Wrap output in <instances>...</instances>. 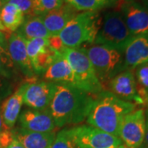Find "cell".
Returning a JSON list of instances; mask_svg holds the SVG:
<instances>
[{"label":"cell","instance_id":"9c48e42d","mask_svg":"<svg viewBox=\"0 0 148 148\" xmlns=\"http://www.w3.org/2000/svg\"><path fill=\"white\" fill-rule=\"evenodd\" d=\"M54 88V83L45 81L23 84V104L32 110H46L53 98Z\"/></svg>","mask_w":148,"mask_h":148},{"label":"cell","instance_id":"ab89813d","mask_svg":"<svg viewBox=\"0 0 148 148\" xmlns=\"http://www.w3.org/2000/svg\"><path fill=\"white\" fill-rule=\"evenodd\" d=\"M147 35H148V34H147Z\"/></svg>","mask_w":148,"mask_h":148},{"label":"cell","instance_id":"ba28073f","mask_svg":"<svg viewBox=\"0 0 148 148\" xmlns=\"http://www.w3.org/2000/svg\"><path fill=\"white\" fill-rule=\"evenodd\" d=\"M146 134V114L144 109L134 110L123 118L119 138L128 148H139Z\"/></svg>","mask_w":148,"mask_h":148},{"label":"cell","instance_id":"f35d334b","mask_svg":"<svg viewBox=\"0 0 148 148\" xmlns=\"http://www.w3.org/2000/svg\"><path fill=\"white\" fill-rule=\"evenodd\" d=\"M147 106H148V99H147Z\"/></svg>","mask_w":148,"mask_h":148},{"label":"cell","instance_id":"ffe728a7","mask_svg":"<svg viewBox=\"0 0 148 148\" xmlns=\"http://www.w3.org/2000/svg\"><path fill=\"white\" fill-rule=\"evenodd\" d=\"M26 16L16 6L7 3L0 12V20L6 29L10 32H16L22 25Z\"/></svg>","mask_w":148,"mask_h":148},{"label":"cell","instance_id":"1f68e13d","mask_svg":"<svg viewBox=\"0 0 148 148\" xmlns=\"http://www.w3.org/2000/svg\"><path fill=\"white\" fill-rule=\"evenodd\" d=\"M0 46L7 47V38L5 33L0 32Z\"/></svg>","mask_w":148,"mask_h":148},{"label":"cell","instance_id":"4316f807","mask_svg":"<svg viewBox=\"0 0 148 148\" xmlns=\"http://www.w3.org/2000/svg\"><path fill=\"white\" fill-rule=\"evenodd\" d=\"M8 3L16 6L27 17L35 16L32 0H8Z\"/></svg>","mask_w":148,"mask_h":148},{"label":"cell","instance_id":"30bf717a","mask_svg":"<svg viewBox=\"0 0 148 148\" xmlns=\"http://www.w3.org/2000/svg\"><path fill=\"white\" fill-rule=\"evenodd\" d=\"M120 13L133 36L148 34V9L138 2H123Z\"/></svg>","mask_w":148,"mask_h":148},{"label":"cell","instance_id":"3957f363","mask_svg":"<svg viewBox=\"0 0 148 148\" xmlns=\"http://www.w3.org/2000/svg\"><path fill=\"white\" fill-rule=\"evenodd\" d=\"M101 20L98 12H83L77 14L58 34L63 45L76 49L85 43H94Z\"/></svg>","mask_w":148,"mask_h":148},{"label":"cell","instance_id":"ac0fdd59","mask_svg":"<svg viewBox=\"0 0 148 148\" xmlns=\"http://www.w3.org/2000/svg\"><path fill=\"white\" fill-rule=\"evenodd\" d=\"M23 104V85L12 95L6 98L1 106V115L3 121L8 128L15 125L21 113V106Z\"/></svg>","mask_w":148,"mask_h":148},{"label":"cell","instance_id":"2e32d148","mask_svg":"<svg viewBox=\"0 0 148 148\" xmlns=\"http://www.w3.org/2000/svg\"><path fill=\"white\" fill-rule=\"evenodd\" d=\"M77 12L68 3L60 8L40 16L50 36H58L67 24L77 15Z\"/></svg>","mask_w":148,"mask_h":148},{"label":"cell","instance_id":"52a82bcc","mask_svg":"<svg viewBox=\"0 0 148 148\" xmlns=\"http://www.w3.org/2000/svg\"><path fill=\"white\" fill-rule=\"evenodd\" d=\"M69 135L79 148H123L119 137L90 125H79L68 129Z\"/></svg>","mask_w":148,"mask_h":148},{"label":"cell","instance_id":"836d02e7","mask_svg":"<svg viewBox=\"0 0 148 148\" xmlns=\"http://www.w3.org/2000/svg\"><path fill=\"white\" fill-rule=\"evenodd\" d=\"M0 32H3V33H10V32L9 31H8L7 29H6V27L3 26V24L2 23V21H1V20H0Z\"/></svg>","mask_w":148,"mask_h":148},{"label":"cell","instance_id":"7402d4cb","mask_svg":"<svg viewBox=\"0 0 148 148\" xmlns=\"http://www.w3.org/2000/svg\"><path fill=\"white\" fill-rule=\"evenodd\" d=\"M135 80L138 97L143 105H147L148 99V64L135 68Z\"/></svg>","mask_w":148,"mask_h":148},{"label":"cell","instance_id":"484cf974","mask_svg":"<svg viewBox=\"0 0 148 148\" xmlns=\"http://www.w3.org/2000/svg\"><path fill=\"white\" fill-rule=\"evenodd\" d=\"M50 148H79L69 135L68 128L62 130L55 136V139Z\"/></svg>","mask_w":148,"mask_h":148},{"label":"cell","instance_id":"d6a6232c","mask_svg":"<svg viewBox=\"0 0 148 148\" xmlns=\"http://www.w3.org/2000/svg\"><path fill=\"white\" fill-rule=\"evenodd\" d=\"M6 128H8V127L6 126L3 121V118H2V115H1V112H0V132H3Z\"/></svg>","mask_w":148,"mask_h":148},{"label":"cell","instance_id":"f546056e","mask_svg":"<svg viewBox=\"0 0 148 148\" xmlns=\"http://www.w3.org/2000/svg\"><path fill=\"white\" fill-rule=\"evenodd\" d=\"M145 114H146V134L143 144L139 148H148V109L147 110L145 111Z\"/></svg>","mask_w":148,"mask_h":148},{"label":"cell","instance_id":"5bb4252c","mask_svg":"<svg viewBox=\"0 0 148 148\" xmlns=\"http://www.w3.org/2000/svg\"><path fill=\"white\" fill-rule=\"evenodd\" d=\"M124 69H133L148 64V35L135 36L127 43L123 51Z\"/></svg>","mask_w":148,"mask_h":148},{"label":"cell","instance_id":"8992f818","mask_svg":"<svg viewBox=\"0 0 148 148\" xmlns=\"http://www.w3.org/2000/svg\"><path fill=\"white\" fill-rule=\"evenodd\" d=\"M133 36L128 31L120 12L111 11L104 15L94 44L105 45L123 53Z\"/></svg>","mask_w":148,"mask_h":148},{"label":"cell","instance_id":"f1b7e54d","mask_svg":"<svg viewBox=\"0 0 148 148\" xmlns=\"http://www.w3.org/2000/svg\"><path fill=\"white\" fill-rule=\"evenodd\" d=\"M3 77H0V101L5 100L12 92V86L10 82Z\"/></svg>","mask_w":148,"mask_h":148},{"label":"cell","instance_id":"7a4b0ae2","mask_svg":"<svg viewBox=\"0 0 148 148\" xmlns=\"http://www.w3.org/2000/svg\"><path fill=\"white\" fill-rule=\"evenodd\" d=\"M135 108V103L121 100L110 91L103 90L95 95L86 122L92 127L119 138L123 118Z\"/></svg>","mask_w":148,"mask_h":148},{"label":"cell","instance_id":"6da1fadb","mask_svg":"<svg viewBox=\"0 0 148 148\" xmlns=\"http://www.w3.org/2000/svg\"><path fill=\"white\" fill-rule=\"evenodd\" d=\"M95 101L93 95L77 87L55 84L49 110L57 127L78 124L88 116Z\"/></svg>","mask_w":148,"mask_h":148},{"label":"cell","instance_id":"277c9868","mask_svg":"<svg viewBox=\"0 0 148 148\" xmlns=\"http://www.w3.org/2000/svg\"><path fill=\"white\" fill-rule=\"evenodd\" d=\"M73 71L77 87L91 95H98L104 90L94 67L83 48L63 47L59 51Z\"/></svg>","mask_w":148,"mask_h":148},{"label":"cell","instance_id":"4fadbf2b","mask_svg":"<svg viewBox=\"0 0 148 148\" xmlns=\"http://www.w3.org/2000/svg\"><path fill=\"white\" fill-rule=\"evenodd\" d=\"M7 49L14 64L27 77H35L27 52V40L16 32L12 33L7 42Z\"/></svg>","mask_w":148,"mask_h":148},{"label":"cell","instance_id":"7c38bea8","mask_svg":"<svg viewBox=\"0 0 148 148\" xmlns=\"http://www.w3.org/2000/svg\"><path fill=\"white\" fill-rule=\"evenodd\" d=\"M18 120L21 128L31 132H54L57 127L49 109L25 110L20 113Z\"/></svg>","mask_w":148,"mask_h":148},{"label":"cell","instance_id":"9a60e30c","mask_svg":"<svg viewBox=\"0 0 148 148\" xmlns=\"http://www.w3.org/2000/svg\"><path fill=\"white\" fill-rule=\"evenodd\" d=\"M45 82L54 84H64L77 87L73 71L66 58L59 53L44 73Z\"/></svg>","mask_w":148,"mask_h":148},{"label":"cell","instance_id":"d4e9b609","mask_svg":"<svg viewBox=\"0 0 148 148\" xmlns=\"http://www.w3.org/2000/svg\"><path fill=\"white\" fill-rule=\"evenodd\" d=\"M49 46V38H37L27 40V52L31 63L39 53L45 51Z\"/></svg>","mask_w":148,"mask_h":148},{"label":"cell","instance_id":"cb8c5ba5","mask_svg":"<svg viewBox=\"0 0 148 148\" xmlns=\"http://www.w3.org/2000/svg\"><path fill=\"white\" fill-rule=\"evenodd\" d=\"M35 16L44 14L55 10L64 5V0H32Z\"/></svg>","mask_w":148,"mask_h":148},{"label":"cell","instance_id":"d590c367","mask_svg":"<svg viewBox=\"0 0 148 148\" xmlns=\"http://www.w3.org/2000/svg\"><path fill=\"white\" fill-rule=\"evenodd\" d=\"M144 3H145V4L147 6L146 8L148 9V0H144Z\"/></svg>","mask_w":148,"mask_h":148},{"label":"cell","instance_id":"8d00e7d4","mask_svg":"<svg viewBox=\"0 0 148 148\" xmlns=\"http://www.w3.org/2000/svg\"><path fill=\"white\" fill-rule=\"evenodd\" d=\"M133 0H123V2H132Z\"/></svg>","mask_w":148,"mask_h":148},{"label":"cell","instance_id":"74e56055","mask_svg":"<svg viewBox=\"0 0 148 148\" xmlns=\"http://www.w3.org/2000/svg\"><path fill=\"white\" fill-rule=\"evenodd\" d=\"M123 148H128V147H127L126 146H123Z\"/></svg>","mask_w":148,"mask_h":148},{"label":"cell","instance_id":"8fae6325","mask_svg":"<svg viewBox=\"0 0 148 148\" xmlns=\"http://www.w3.org/2000/svg\"><path fill=\"white\" fill-rule=\"evenodd\" d=\"M108 86L110 92L121 100L129 102L134 101L135 105H143L137 93L136 80L131 69L117 74L110 81Z\"/></svg>","mask_w":148,"mask_h":148},{"label":"cell","instance_id":"44dd1931","mask_svg":"<svg viewBox=\"0 0 148 148\" xmlns=\"http://www.w3.org/2000/svg\"><path fill=\"white\" fill-rule=\"evenodd\" d=\"M117 0H64V3L73 7L76 11L98 12L116 3Z\"/></svg>","mask_w":148,"mask_h":148},{"label":"cell","instance_id":"e575fe53","mask_svg":"<svg viewBox=\"0 0 148 148\" xmlns=\"http://www.w3.org/2000/svg\"><path fill=\"white\" fill-rule=\"evenodd\" d=\"M4 4H6L5 2L3 0H0V12H1V10H2V8H3Z\"/></svg>","mask_w":148,"mask_h":148},{"label":"cell","instance_id":"4dcf8cb0","mask_svg":"<svg viewBox=\"0 0 148 148\" xmlns=\"http://www.w3.org/2000/svg\"><path fill=\"white\" fill-rule=\"evenodd\" d=\"M6 148H25L21 143H19L16 138L10 143V145H8Z\"/></svg>","mask_w":148,"mask_h":148},{"label":"cell","instance_id":"d6986e66","mask_svg":"<svg viewBox=\"0 0 148 148\" xmlns=\"http://www.w3.org/2000/svg\"><path fill=\"white\" fill-rule=\"evenodd\" d=\"M16 32L26 40L37 38H49L50 35L40 16H27Z\"/></svg>","mask_w":148,"mask_h":148},{"label":"cell","instance_id":"e0dca14e","mask_svg":"<svg viewBox=\"0 0 148 148\" xmlns=\"http://www.w3.org/2000/svg\"><path fill=\"white\" fill-rule=\"evenodd\" d=\"M16 140L25 148H50L55 139V132H31L24 128L13 130Z\"/></svg>","mask_w":148,"mask_h":148},{"label":"cell","instance_id":"603a6c76","mask_svg":"<svg viewBox=\"0 0 148 148\" xmlns=\"http://www.w3.org/2000/svg\"><path fill=\"white\" fill-rule=\"evenodd\" d=\"M16 72V67L12 60L7 47L0 46V77L12 78Z\"/></svg>","mask_w":148,"mask_h":148},{"label":"cell","instance_id":"83f0119b","mask_svg":"<svg viewBox=\"0 0 148 148\" xmlns=\"http://www.w3.org/2000/svg\"><path fill=\"white\" fill-rule=\"evenodd\" d=\"M15 139L13 131L10 128H6L0 132V148H6Z\"/></svg>","mask_w":148,"mask_h":148},{"label":"cell","instance_id":"5b68a950","mask_svg":"<svg viewBox=\"0 0 148 148\" xmlns=\"http://www.w3.org/2000/svg\"><path fill=\"white\" fill-rule=\"evenodd\" d=\"M94 67L97 77L104 90L114 77L124 69L123 53L114 49L95 45L83 48Z\"/></svg>","mask_w":148,"mask_h":148}]
</instances>
